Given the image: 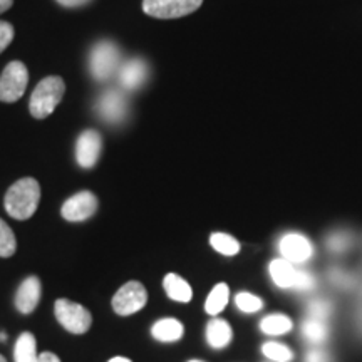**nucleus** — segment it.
<instances>
[{"mask_svg":"<svg viewBox=\"0 0 362 362\" xmlns=\"http://www.w3.org/2000/svg\"><path fill=\"white\" fill-rule=\"evenodd\" d=\"M40 202V185L34 178H22L7 189L4 206L16 220H29Z\"/></svg>","mask_w":362,"mask_h":362,"instance_id":"1","label":"nucleus"},{"mask_svg":"<svg viewBox=\"0 0 362 362\" xmlns=\"http://www.w3.org/2000/svg\"><path fill=\"white\" fill-rule=\"evenodd\" d=\"M66 93V84L59 76H49L35 86L29 101V111L35 119H45L51 116Z\"/></svg>","mask_w":362,"mask_h":362,"instance_id":"2","label":"nucleus"},{"mask_svg":"<svg viewBox=\"0 0 362 362\" xmlns=\"http://www.w3.org/2000/svg\"><path fill=\"white\" fill-rule=\"evenodd\" d=\"M270 277L275 285L280 288H297V291H310L315 285V280L312 274L305 270L296 269V264L285 260L275 259L272 260L269 267Z\"/></svg>","mask_w":362,"mask_h":362,"instance_id":"3","label":"nucleus"},{"mask_svg":"<svg viewBox=\"0 0 362 362\" xmlns=\"http://www.w3.org/2000/svg\"><path fill=\"white\" fill-rule=\"evenodd\" d=\"M54 314H56L57 322L64 327L67 332L86 334L93 324V315L90 312L76 302L67 300V298H59L54 304Z\"/></svg>","mask_w":362,"mask_h":362,"instance_id":"4","label":"nucleus"},{"mask_svg":"<svg viewBox=\"0 0 362 362\" xmlns=\"http://www.w3.org/2000/svg\"><path fill=\"white\" fill-rule=\"evenodd\" d=\"M27 84H29V71L24 62H8L0 74V101L16 103L24 96Z\"/></svg>","mask_w":362,"mask_h":362,"instance_id":"5","label":"nucleus"},{"mask_svg":"<svg viewBox=\"0 0 362 362\" xmlns=\"http://www.w3.org/2000/svg\"><path fill=\"white\" fill-rule=\"evenodd\" d=\"M89 64L94 79H110L119 66V49L111 40H101L90 51Z\"/></svg>","mask_w":362,"mask_h":362,"instance_id":"6","label":"nucleus"},{"mask_svg":"<svg viewBox=\"0 0 362 362\" xmlns=\"http://www.w3.org/2000/svg\"><path fill=\"white\" fill-rule=\"evenodd\" d=\"M148 292L138 280L126 282L112 297V309L117 315H133L146 305Z\"/></svg>","mask_w":362,"mask_h":362,"instance_id":"7","label":"nucleus"},{"mask_svg":"<svg viewBox=\"0 0 362 362\" xmlns=\"http://www.w3.org/2000/svg\"><path fill=\"white\" fill-rule=\"evenodd\" d=\"M203 0H143V11L156 19H180L202 7Z\"/></svg>","mask_w":362,"mask_h":362,"instance_id":"8","label":"nucleus"},{"mask_svg":"<svg viewBox=\"0 0 362 362\" xmlns=\"http://www.w3.org/2000/svg\"><path fill=\"white\" fill-rule=\"evenodd\" d=\"M96 194L90 192H79L64 202V205L61 208V215L64 220L72 221V223H78V221L89 220L90 216L96 214Z\"/></svg>","mask_w":362,"mask_h":362,"instance_id":"9","label":"nucleus"},{"mask_svg":"<svg viewBox=\"0 0 362 362\" xmlns=\"http://www.w3.org/2000/svg\"><path fill=\"white\" fill-rule=\"evenodd\" d=\"M101 151L103 138L98 131L86 129L84 133H81L78 138V144H76V160H78L81 168H94L99 156H101Z\"/></svg>","mask_w":362,"mask_h":362,"instance_id":"10","label":"nucleus"},{"mask_svg":"<svg viewBox=\"0 0 362 362\" xmlns=\"http://www.w3.org/2000/svg\"><path fill=\"white\" fill-rule=\"evenodd\" d=\"M279 250L282 253V259L292 262V264H304L314 253V247L304 235L287 233L280 240Z\"/></svg>","mask_w":362,"mask_h":362,"instance_id":"11","label":"nucleus"},{"mask_svg":"<svg viewBox=\"0 0 362 362\" xmlns=\"http://www.w3.org/2000/svg\"><path fill=\"white\" fill-rule=\"evenodd\" d=\"M98 112L107 123H121L128 112V103L123 94L117 90H106L98 101Z\"/></svg>","mask_w":362,"mask_h":362,"instance_id":"12","label":"nucleus"},{"mask_svg":"<svg viewBox=\"0 0 362 362\" xmlns=\"http://www.w3.org/2000/svg\"><path fill=\"white\" fill-rule=\"evenodd\" d=\"M40 293H42V285L40 279L35 275L27 277L16 292V307L21 314H33L35 307L40 302Z\"/></svg>","mask_w":362,"mask_h":362,"instance_id":"13","label":"nucleus"},{"mask_svg":"<svg viewBox=\"0 0 362 362\" xmlns=\"http://www.w3.org/2000/svg\"><path fill=\"white\" fill-rule=\"evenodd\" d=\"M119 84L126 90H134L146 83L148 64L143 59H131L119 69Z\"/></svg>","mask_w":362,"mask_h":362,"instance_id":"14","label":"nucleus"},{"mask_svg":"<svg viewBox=\"0 0 362 362\" xmlns=\"http://www.w3.org/2000/svg\"><path fill=\"white\" fill-rule=\"evenodd\" d=\"M233 332L230 324L223 319L215 317L214 320H210L206 325V342L210 344L214 349H223L232 342Z\"/></svg>","mask_w":362,"mask_h":362,"instance_id":"15","label":"nucleus"},{"mask_svg":"<svg viewBox=\"0 0 362 362\" xmlns=\"http://www.w3.org/2000/svg\"><path fill=\"white\" fill-rule=\"evenodd\" d=\"M163 287H165L166 296L171 300L181 302V304H187L193 298V291L189 287V284L183 277H180L178 274H168L163 279Z\"/></svg>","mask_w":362,"mask_h":362,"instance_id":"16","label":"nucleus"},{"mask_svg":"<svg viewBox=\"0 0 362 362\" xmlns=\"http://www.w3.org/2000/svg\"><path fill=\"white\" fill-rule=\"evenodd\" d=\"M185 327L176 319H161L151 327V336L160 342H176L183 337Z\"/></svg>","mask_w":362,"mask_h":362,"instance_id":"17","label":"nucleus"},{"mask_svg":"<svg viewBox=\"0 0 362 362\" xmlns=\"http://www.w3.org/2000/svg\"><path fill=\"white\" fill-rule=\"evenodd\" d=\"M37 342L34 334L22 332L13 347V359L16 362H37Z\"/></svg>","mask_w":362,"mask_h":362,"instance_id":"18","label":"nucleus"},{"mask_svg":"<svg viewBox=\"0 0 362 362\" xmlns=\"http://www.w3.org/2000/svg\"><path fill=\"white\" fill-rule=\"evenodd\" d=\"M228 298H230V288L226 284H218L215 285L214 291L210 292V296L206 297L205 302V310L208 315H218L221 310L225 309L226 304H228Z\"/></svg>","mask_w":362,"mask_h":362,"instance_id":"19","label":"nucleus"},{"mask_svg":"<svg viewBox=\"0 0 362 362\" xmlns=\"http://www.w3.org/2000/svg\"><path fill=\"white\" fill-rule=\"evenodd\" d=\"M260 329L269 336H282L292 329V320L284 314H272L262 319Z\"/></svg>","mask_w":362,"mask_h":362,"instance_id":"20","label":"nucleus"},{"mask_svg":"<svg viewBox=\"0 0 362 362\" xmlns=\"http://www.w3.org/2000/svg\"><path fill=\"white\" fill-rule=\"evenodd\" d=\"M210 245L221 255L233 257L240 252V243L228 233H214L210 237Z\"/></svg>","mask_w":362,"mask_h":362,"instance_id":"21","label":"nucleus"},{"mask_svg":"<svg viewBox=\"0 0 362 362\" xmlns=\"http://www.w3.org/2000/svg\"><path fill=\"white\" fill-rule=\"evenodd\" d=\"M302 334L307 341L312 344H320L324 342L329 336V327L324 320H317V319H309L307 322L302 325Z\"/></svg>","mask_w":362,"mask_h":362,"instance_id":"22","label":"nucleus"},{"mask_svg":"<svg viewBox=\"0 0 362 362\" xmlns=\"http://www.w3.org/2000/svg\"><path fill=\"white\" fill-rule=\"evenodd\" d=\"M16 250H17L16 235H13L11 226L0 218V257L7 259V257H12L13 253H16Z\"/></svg>","mask_w":362,"mask_h":362,"instance_id":"23","label":"nucleus"},{"mask_svg":"<svg viewBox=\"0 0 362 362\" xmlns=\"http://www.w3.org/2000/svg\"><path fill=\"white\" fill-rule=\"evenodd\" d=\"M262 352L275 362H291L293 359V352L280 342H265L262 346Z\"/></svg>","mask_w":362,"mask_h":362,"instance_id":"24","label":"nucleus"},{"mask_svg":"<svg viewBox=\"0 0 362 362\" xmlns=\"http://www.w3.org/2000/svg\"><path fill=\"white\" fill-rule=\"evenodd\" d=\"M235 304L242 312H247V314H253V312H259L262 307H264V300L260 297L253 296V293L248 292H240L237 298H235Z\"/></svg>","mask_w":362,"mask_h":362,"instance_id":"25","label":"nucleus"},{"mask_svg":"<svg viewBox=\"0 0 362 362\" xmlns=\"http://www.w3.org/2000/svg\"><path fill=\"white\" fill-rule=\"evenodd\" d=\"M330 312H332V305H330L327 300H324V298H317V300L310 302L309 305L310 319L324 320L325 322V319L330 315Z\"/></svg>","mask_w":362,"mask_h":362,"instance_id":"26","label":"nucleus"},{"mask_svg":"<svg viewBox=\"0 0 362 362\" xmlns=\"http://www.w3.org/2000/svg\"><path fill=\"white\" fill-rule=\"evenodd\" d=\"M13 40V27L8 22L0 21V54L11 45Z\"/></svg>","mask_w":362,"mask_h":362,"instance_id":"27","label":"nucleus"},{"mask_svg":"<svg viewBox=\"0 0 362 362\" xmlns=\"http://www.w3.org/2000/svg\"><path fill=\"white\" fill-rule=\"evenodd\" d=\"M305 362H332V359H330L327 351L319 349V347H314V349H310L309 352H307Z\"/></svg>","mask_w":362,"mask_h":362,"instance_id":"28","label":"nucleus"},{"mask_svg":"<svg viewBox=\"0 0 362 362\" xmlns=\"http://www.w3.org/2000/svg\"><path fill=\"white\" fill-rule=\"evenodd\" d=\"M57 2L64 7H81V6H86V4H89L90 0H57Z\"/></svg>","mask_w":362,"mask_h":362,"instance_id":"29","label":"nucleus"},{"mask_svg":"<svg viewBox=\"0 0 362 362\" xmlns=\"http://www.w3.org/2000/svg\"><path fill=\"white\" fill-rule=\"evenodd\" d=\"M37 362H61V359L52 352H42V354H39Z\"/></svg>","mask_w":362,"mask_h":362,"instance_id":"30","label":"nucleus"},{"mask_svg":"<svg viewBox=\"0 0 362 362\" xmlns=\"http://www.w3.org/2000/svg\"><path fill=\"white\" fill-rule=\"evenodd\" d=\"M12 4H13V0H0V13L7 12L8 8L12 7Z\"/></svg>","mask_w":362,"mask_h":362,"instance_id":"31","label":"nucleus"},{"mask_svg":"<svg viewBox=\"0 0 362 362\" xmlns=\"http://www.w3.org/2000/svg\"><path fill=\"white\" fill-rule=\"evenodd\" d=\"M107 362H133V361H129L128 357H112V359Z\"/></svg>","mask_w":362,"mask_h":362,"instance_id":"32","label":"nucleus"},{"mask_svg":"<svg viewBox=\"0 0 362 362\" xmlns=\"http://www.w3.org/2000/svg\"><path fill=\"white\" fill-rule=\"evenodd\" d=\"M6 339H7V337H6V332H0V341L4 342V341H6Z\"/></svg>","mask_w":362,"mask_h":362,"instance_id":"33","label":"nucleus"},{"mask_svg":"<svg viewBox=\"0 0 362 362\" xmlns=\"http://www.w3.org/2000/svg\"><path fill=\"white\" fill-rule=\"evenodd\" d=\"M0 362H7V361H6V357H4V356H0Z\"/></svg>","mask_w":362,"mask_h":362,"instance_id":"34","label":"nucleus"},{"mask_svg":"<svg viewBox=\"0 0 362 362\" xmlns=\"http://www.w3.org/2000/svg\"><path fill=\"white\" fill-rule=\"evenodd\" d=\"M188 362H203V361H197V359H194V361H188Z\"/></svg>","mask_w":362,"mask_h":362,"instance_id":"35","label":"nucleus"}]
</instances>
